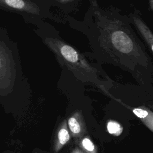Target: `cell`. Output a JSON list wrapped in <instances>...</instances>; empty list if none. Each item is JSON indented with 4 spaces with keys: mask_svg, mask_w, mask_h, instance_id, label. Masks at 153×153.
Instances as JSON below:
<instances>
[{
    "mask_svg": "<svg viewBox=\"0 0 153 153\" xmlns=\"http://www.w3.org/2000/svg\"><path fill=\"white\" fill-rule=\"evenodd\" d=\"M89 2L82 21L66 18L71 27L88 38L92 52H87V56L129 72L139 82L151 80L152 59L131 27L128 16L115 7H100L97 0Z\"/></svg>",
    "mask_w": 153,
    "mask_h": 153,
    "instance_id": "6da1fadb",
    "label": "cell"
},
{
    "mask_svg": "<svg viewBox=\"0 0 153 153\" xmlns=\"http://www.w3.org/2000/svg\"><path fill=\"white\" fill-rule=\"evenodd\" d=\"M38 35L53 53L59 64L69 71L77 79L98 87L103 86V81L100 76L105 75L91 65L85 55L63 40L52 26L43 20L39 21Z\"/></svg>",
    "mask_w": 153,
    "mask_h": 153,
    "instance_id": "7a4b0ae2",
    "label": "cell"
},
{
    "mask_svg": "<svg viewBox=\"0 0 153 153\" xmlns=\"http://www.w3.org/2000/svg\"><path fill=\"white\" fill-rule=\"evenodd\" d=\"M130 23L134 26L135 28L142 36V39L148 46L149 51L153 53V35L149 27L141 18L139 12L131 13L128 16Z\"/></svg>",
    "mask_w": 153,
    "mask_h": 153,
    "instance_id": "3957f363",
    "label": "cell"
},
{
    "mask_svg": "<svg viewBox=\"0 0 153 153\" xmlns=\"http://www.w3.org/2000/svg\"><path fill=\"white\" fill-rule=\"evenodd\" d=\"M14 76V68L10 55L7 50L0 45V84L8 83Z\"/></svg>",
    "mask_w": 153,
    "mask_h": 153,
    "instance_id": "277c9868",
    "label": "cell"
},
{
    "mask_svg": "<svg viewBox=\"0 0 153 153\" xmlns=\"http://www.w3.org/2000/svg\"><path fill=\"white\" fill-rule=\"evenodd\" d=\"M67 125L71 135L74 138H81L87 131L82 113L78 111L69 117Z\"/></svg>",
    "mask_w": 153,
    "mask_h": 153,
    "instance_id": "5b68a950",
    "label": "cell"
},
{
    "mask_svg": "<svg viewBox=\"0 0 153 153\" xmlns=\"http://www.w3.org/2000/svg\"><path fill=\"white\" fill-rule=\"evenodd\" d=\"M70 133L66 120H64L58 127L54 142V151L58 152L70 140Z\"/></svg>",
    "mask_w": 153,
    "mask_h": 153,
    "instance_id": "8992f818",
    "label": "cell"
},
{
    "mask_svg": "<svg viewBox=\"0 0 153 153\" xmlns=\"http://www.w3.org/2000/svg\"><path fill=\"white\" fill-rule=\"evenodd\" d=\"M134 114L144 123V124L152 131L153 129V114L145 107L134 108L132 109Z\"/></svg>",
    "mask_w": 153,
    "mask_h": 153,
    "instance_id": "52a82bcc",
    "label": "cell"
},
{
    "mask_svg": "<svg viewBox=\"0 0 153 153\" xmlns=\"http://www.w3.org/2000/svg\"><path fill=\"white\" fill-rule=\"evenodd\" d=\"M78 144L79 148L84 153H97V146L88 136L84 135L79 138Z\"/></svg>",
    "mask_w": 153,
    "mask_h": 153,
    "instance_id": "ba28073f",
    "label": "cell"
},
{
    "mask_svg": "<svg viewBox=\"0 0 153 153\" xmlns=\"http://www.w3.org/2000/svg\"><path fill=\"white\" fill-rule=\"evenodd\" d=\"M79 0H52L53 5H56L65 13H69L78 5Z\"/></svg>",
    "mask_w": 153,
    "mask_h": 153,
    "instance_id": "9c48e42d",
    "label": "cell"
},
{
    "mask_svg": "<svg viewBox=\"0 0 153 153\" xmlns=\"http://www.w3.org/2000/svg\"><path fill=\"white\" fill-rule=\"evenodd\" d=\"M106 124V128L108 133L114 136H120L123 131L122 125L115 120H109L107 122Z\"/></svg>",
    "mask_w": 153,
    "mask_h": 153,
    "instance_id": "30bf717a",
    "label": "cell"
},
{
    "mask_svg": "<svg viewBox=\"0 0 153 153\" xmlns=\"http://www.w3.org/2000/svg\"><path fill=\"white\" fill-rule=\"evenodd\" d=\"M71 153H84V152L79 147H76L72 150Z\"/></svg>",
    "mask_w": 153,
    "mask_h": 153,
    "instance_id": "8fae6325",
    "label": "cell"
},
{
    "mask_svg": "<svg viewBox=\"0 0 153 153\" xmlns=\"http://www.w3.org/2000/svg\"><path fill=\"white\" fill-rule=\"evenodd\" d=\"M149 5L151 10H153V0H148Z\"/></svg>",
    "mask_w": 153,
    "mask_h": 153,
    "instance_id": "7c38bea8",
    "label": "cell"
},
{
    "mask_svg": "<svg viewBox=\"0 0 153 153\" xmlns=\"http://www.w3.org/2000/svg\"><path fill=\"white\" fill-rule=\"evenodd\" d=\"M44 1L48 2L49 4H50L51 5H53V3H52V0H44Z\"/></svg>",
    "mask_w": 153,
    "mask_h": 153,
    "instance_id": "4fadbf2b",
    "label": "cell"
}]
</instances>
